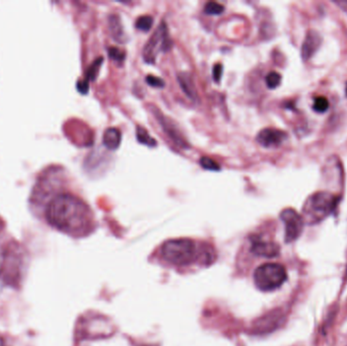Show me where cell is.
Segmentation results:
<instances>
[{"label":"cell","mask_w":347,"mask_h":346,"mask_svg":"<svg viewBox=\"0 0 347 346\" xmlns=\"http://www.w3.org/2000/svg\"><path fill=\"white\" fill-rule=\"evenodd\" d=\"M46 218L55 228L70 235L79 236L88 229L91 212L79 198L70 194H60L49 202Z\"/></svg>","instance_id":"1"},{"label":"cell","mask_w":347,"mask_h":346,"mask_svg":"<svg viewBox=\"0 0 347 346\" xmlns=\"http://www.w3.org/2000/svg\"><path fill=\"white\" fill-rule=\"evenodd\" d=\"M26 270V256L24 250L16 243L6 245L1 254L0 277L9 285H17Z\"/></svg>","instance_id":"2"},{"label":"cell","mask_w":347,"mask_h":346,"mask_svg":"<svg viewBox=\"0 0 347 346\" xmlns=\"http://www.w3.org/2000/svg\"><path fill=\"white\" fill-rule=\"evenodd\" d=\"M339 198L326 191H319L312 194L305 202L303 218L305 222L315 224L329 216L337 206Z\"/></svg>","instance_id":"3"},{"label":"cell","mask_w":347,"mask_h":346,"mask_svg":"<svg viewBox=\"0 0 347 346\" xmlns=\"http://www.w3.org/2000/svg\"><path fill=\"white\" fill-rule=\"evenodd\" d=\"M161 255L169 263L188 265L197 258V247L189 239L170 240L163 245Z\"/></svg>","instance_id":"4"},{"label":"cell","mask_w":347,"mask_h":346,"mask_svg":"<svg viewBox=\"0 0 347 346\" xmlns=\"http://www.w3.org/2000/svg\"><path fill=\"white\" fill-rule=\"evenodd\" d=\"M285 268L277 263H266L259 266L254 273L256 286L263 291H271L280 287L286 280Z\"/></svg>","instance_id":"5"},{"label":"cell","mask_w":347,"mask_h":346,"mask_svg":"<svg viewBox=\"0 0 347 346\" xmlns=\"http://www.w3.org/2000/svg\"><path fill=\"white\" fill-rule=\"evenodd\" d=\"M172 46L173 42L169 34L168 26L165 21H161L144 46L142 53L144 61L147 63H154L157 54L159 52L169 51Z\"/></svg>","instance_id":"6"},{"label":"cell","mask_w":347,"mask_h":346,"mask_svg":"<svg viewBox=\"0 0 347 346\" xmlns=\"http://www.w3.org/2000/svg\"><path fill=\"white\" fill-rule=\"evenodd\" d=\"M280 219L284 223V239L286 243L294 242L299 238L304 230L305 220L303 216L292 208L281 211Z\"/></svg>","instance_id":"7"},{"label":"cell","mask_w":347,"mask_h":346,"mask_svg":"<svg viewBox=\"0 0 347 346\" xmlns=\"http://www.w3.org/2000/svg\"><path fill=\"white\" fill-rule=\"evenodd\" d=\"M152 112L153 115L156 117V119L158 120L159 124L161 125V127L164 128V131L168 134V136L174 141V143L180 147L183 148H187L188 147V143L185 139H183V136L181 135L180 131L176 128L175 124L173 123V121L169 120L167 117H165L158 110H156L155 108L152 107Z\"/></svg>","instance_id":"8"},{"label":"cell","mask_w":347,"mask_h":346,"mask_svg":"<svg viewBox=\"0 0 347 346\" xmlns=\"http://www.w3.org/2000/svg\"><path fill=\"white\" fill-rule=\"evenodd\" d=\"M287 139V134L284 131L266 128L261 130L257 135V141L264 147H277L280 146L285 139Z\"/></svg>","instance_id":"9"},{"label":"cell","mask_w":347,"mask_h":346,"mask_svg":"<svg viewBox=\"0 0 347 346\" xmlns=\"http://www.w3.org/2000/svg\"><path fill=\"white\" fill-rule=\"evenodd\" d=\"M322 44V37L316 31H309L306 35L302 46V57L304 60H310L318 51Z\"/></svg>","instance_id":"10"},{"label":"cell","mask_w":347,"mask_h":346,"mask_svg":"<svg viewBox=\"0 0 347 346\" xmlns=\"http://www.w3.org/2000/svg\"><path fill=\"white\" fill-rule=\"evenodd\" d=\"M252 252L261 257L273 258L279 254V246L272 242H266L263 240H253L252 241Z\"/></svg>","instance_id":"11"},{"label":"cell","mask_w":347,"mask_h":346,"mask_svg":"<svg viewBox=\"0 0 347 346\" xmlns=\"http://www.w3.org/2000/svg\"><path fill=\"white\" fill-rule=\"evenodd\" d=\"M178 82L185 93V95L191 100H197V90L195 87V83L193 81L192 75L189 72H180L178 74Z\"/></svg>","instance_id":"12"},{"label":"cell","mask_w":347,"mask_h":346,"mask_svg":"<svg viewBox=\"0 0 347 346\" xmlns=\"http://www.w3.org/2000/svg\"><path fill=\"white\" fill-rule=\"evenodd\" d=\"M121 140H122L121 131L114 127L108 128L103 136V142L105 146L111 150L117 149L120 146Z\"/></svg>","instance_id":"13"},{"label":"cell","mask_w":347,"mask_h":346,"mask_svg":"<svg viewBox=\"0 0 347 346\" xmlns=\"http://www.w3.org/2000/svg\"><path fill=\"white\" fill-rule=\"evenodd\" d=\"M109 29H110V32H111V34H112V36L115 40H117L118 42H121V43L124 42L125 35H124V32H123V27H122L119 15L112 14L109 17Z\"/></svg>","instance_id":"14"},{"label":"cell","mask_w":347,"mask_h":346,"mask_svg":"<svg viewBox=\"0 0 347 346\" xmlns=\"http://www.w3.org/2000/svg\"><path fill=\"white\" fill-rule=\"evenodd\" d=\"M104 62V59L103 57H100L98 59H96L91 65L88 67V70L86 71V80H95L99 74V71H100V68L102 66V63Z\"/></svg>","instance_id":"15"},{"label":"cell","mask_w":347,"mask_h":346,"mask_svg":"<svg viewBox=\"0 0 347 346\" xmlns=\"http://www.w3.org/2000/svg\"><path fill=\"white\" fill-rule=\"evenodd\" d=\"M136 136H137L139 142H141L142 144H145V145H148V146H155L156 145V141L147 133V131L143 127H140V126L137 127Z\"/></svg>","instance_id":"16"},{"label":"cell","mask_w":347,"mask_h":346,"mask_svg":"<svg viewBox=\"0 0 347 346\" xmlns=\"http://www.w3.org/2000/svg\"><path fill=\"white\" fill-rule=\"evenodd\" d=\"M153 24V18L150 15H142L136 19L135 27L143 32H148Z\"/></svg>","instance_id":"17"},{"label":"cell","mask_w":347,"mask_h":346,"mask_svg":"<svg viewBox=\"0 0 347 346\" xmlns=\"http://www.w3.org/2000/svg\"><path fill=\"white\" fill-rule=\"evenodd\" d=\"M281 75L276 71H271L267 74L265 80H266V85L270 89H274L278 87L281 83Z\"/></svg>","instance_id":"18"},{"label":"cell","mask_w":347,"mask_h":346,"mask_svg":"<svg viewBox=\"0 0 347 346\" xmlns=\"http://www.w3.org/2000/svg\"><path fill=\"white\" fill-rule=\"evenodd\" d=\"M313 109L317 113H325L329 109V101L325 97L315 98Z\"/></svg>","instance_id":"19"},{"label":"cell","mask_w":347,"mask_h":346,"mask_svg":"<svg viewBox=\"0 0 347 346\" xmlns=\"http://www.w3.org/2000/svg\"><path fill=\"white\" fill-rule=\"evenodd\" d=\"M223 9H224L223 5H221L218 2H214V1H210L209 3H206V5L204 7V11L207 14H211V15L220 14L223 11Z\"/></svg>","instance_id":"20"},{"label":"cell","mask_w":347,"mask_h":346,"mask_svg":"<svg viewBox=\"0 0 347 346\" xmlns=\"http://www.w3.org/2000/svg\"><path fill=\"white\" fill-rule=\"evenodd\" d=\"M201 167L205 170H209V171H219L220 170V166L213 160L212 158H210L209 156H202L199 160Z\"/></svg>","instance_id":"21"},{"label":"cell","mask_w":347,"mask_h":346,"mask_svg":"<svg viewBox=\"0 0 347 346\" xmlns=\"http://www.w3.org/2000/svg\"><path fill=\"white\" fill-rule=\"evenodd\" d=\"M108 53H109V56L113 60H116V61H123L126 56V53L117 47H110L108 49Z\"/></svg>","instance_id":"22"},{"label":"cell","mask_w":347,"mask_h":346,"mask_svg":"<svg viewBox=\"0 0 347 346\" xmlns=\"http://www.w3.org/2000/svg\"><path fill=\"white\" fill-rule=\"evenodd\" d=\"M146 82L153 87H164L165 86V81L161 78L154 76V75H147L146 76Z\"/></svg>","instance_id":"23"},{"label":"cell","mask_w":347,"mask_h":346,"mask_svg":"<svg viewBox=\"0 0 347 346\" xmlns=\"http://www.w3.org/2000/svg\"><path fill=\"white\" fill-rule=\"evenodd\" d=\"M221 73H222V66L220 64H216V65L213 66L212 76H213V79L216 82H219V80L221 78Z\"/></svg>","instance_id":"24"},{"label":"cell","mask_w":347,"mask_h":346,"mask_svg":"<svg viewBox=\"0 0 347 346\" xmlns=\"http://www.w3.org/2000/svg\"><path fill=\"white\" fill-rule=\"evenodd\" d=\"M77 89L81 94H86L88 90V81L86 79L84 80H79L77 83Z\"/></svg>","instance_id":"25"},{"label":"cell","mask_w":347,"mask_h":346,"mask_svg":"<svg viewBox=\"0 0 347 346\" xmlns=\"http://www.w3.org/2000/svg\"><path fill=\"white\" fill-rule=\"evenodd\" d=\"M0 346H5V344H4V341H3V339H2V337L0 336Z\"/></svg>","instance_id":"26"},{"label":"cell","mask_w":347,"mask_h":346,"mask_svg":"<svg viewBox=\"0 0 347 346\" xmlns=\"http://www.w3.org/2000/svg\"><path fill=\"white\" fill-rule=\"evenodd\" d=\"M1 228H2V222H1V220H0V230H1Z\"/></svg>","instance_id":"27"}]
</instances>
